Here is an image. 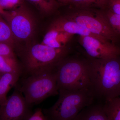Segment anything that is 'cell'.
<instances>
[{
    "label": "cell",
    "mask_w": 120,
    "mask_h": 120,
    "mask_svg": "<svg viewBox=\"0 0 120 120\" xmlns=\"http://www.w3.org/2000/svg\"><path fill=\"white\" fill-rule=\"evenodd\" d=\"M88 60L91 89L95 99L104 102L120 97V56Z\"/></svg>",
    "instance_id": "6da1fadb"
},
{
    "label": "cell",
    "mask_w": 120,
    "mask_h": 120,
    "mask_svg": "<svg viewBox=\"0 0 120 120\" xmlns=\"http://www.w3.org/2000/svg\"><path fill=\"white\" fill-rule=\"evenodd\" d=\"M58 100L52 106L42 109L47 120H72L81 110L95 100L90 89L59 90Z\"/></svg>",
    "instance_id": "7a4b0ae2"
},
{
    "label": "cell",
    "mask_w": 120,
    "mask_h": 120,
    "mask_svg": "<svg viewBox=\"0 0 120 120\" xmlns=\"http://www.w3.org/2000/svg\"><path fill=\"white\" fill-rule=\"evenodd\" d=\"M20 82L15 86L23 94L27 103L32 106L59 94L56 68L27 76Z\"/></svg>",
    "instance_id": "3957f363"
},
{
    "label": "cell",
    "mask_w": 120,
    "mask_h": 120,
    "mask_svg": "<svg viewBox=\"0 0 120 120\" xmlns=\"http://www.w3.org/2000/svg\"><path fill=\"white\" fill-rule=\"evenodd\" d=\"M56 72L58 90L91 89L88 60L64 57L56 66Z\"/></svg>",
    "instance_id": "277c9868"
},
{
    "label": "cell",
    "mask_w": 120,
    "mask_h": 120,
    "mask_svg": "<svg viewBox=\"0 0 120 120\" xmlns=\"http://www.w3.org/2000/svg\"><path fill=\"white\" fill-rule=\"evenodd\" d=\"M68 50L57 49L38 44L26 50L22 54L26 76L56 68L66 57Z\"/></svg>",
    "instance_id": "5b68a950"
},
{
    "label": "cell",
    "mask_w": 120,
    "mask_h": 120,
    "mask_svg": "<svg viewBox=\"0 0 120 120\" xmlns=\"http://www.w3.org/2000/svg\"><path fill=\"white\" fill-rule=\"evenodd\" d=\"M86 28L93 34L115 44L119 34L113 30L103 11L83 8L67 17Z\"/></svg>",
    "instance_id": "8992f818"
},
{
    "label": "cell",
    "mask_w": 120,
    "mask_h": 120,
    "mask_svg": "<svg viewBox=\"0 0 120 120\" xmlns=\"http://www.w3.org/2000/svg\"><path fill=\"white\" fill-rule=\"evenodd\" d=\"M8 24L15 40L26 41L32 37L34 22L32 14L23 5H19L1 15Z\"/></svg>",
    "instance_id": "52a82bcc"
},
{
    "label": "cell",
    "mask_w": 120,
    "mask_h": 120,
    "mask_svg": "<svg viewBox=\"0 0 120 120\" xmlns=\"http://www.w3.org/2000/svg\"><path fill=\"white\" fill-rule=\"evenodd\" d=\"M15 88L6 102L0 106V120H28L34 113L22 92L15 86Z\"/></svg>",
    "instance_id": "ba28073f"
},
{
    "label": "cell",
    "mask_w": 120,
    "mask_h": 120,
    "mask_svg": "<svg viewBox=\"0 0 120 120\" xmlns=\"http://www.w3.org/2000/svg\"><path fill=\"white\" fill-rule=\"evenodd\" d=\"M79 41L91 59H106L120 56V48L90 36H80Z\"/></svg>",
    "instance_id": "9c48e42d"
},
{
    "label": "cell",
    "mask_w": 120,
    "mask_h": 120,
    "mask_svg": "<svg viewBox=\"0 0 120 120\" xmlns=\"http://www.w3.org/2000/svg\"><path fill=\"white\" fill-rule=\"evenodd\" d=\"M50 29L73 35L78 34L80 36H90L104 42H110L105 38L93 34L86 28L67 17H61L56 19L53 22Z\"/></svg>",
    "instance_id": "30bf717a"
},
{
    "label": "cell",
    "mask_w": 120,
    "mask_h": 120,
    "mask_svg": "<svg viewBox=\"0 0 120 120\" xmlns=\"http://www.w3.org/2000/svg\"><path fill=\"white\" fill-rule=\"evenodd\" d=\"M81 110L72 120H108L102 102L95 101Z\"/></svg>",
    "instance_id": "8fae6325"
},
{
    "label": "cell",
    "mask_w": 120,
    "mask_h": 120,
    "mask_svg": "<svg viewBox=\"0 0 120 120\" xmlns=\"http://www.w3.org/2000/svg\"><path fill=\"white\" fill-rule=\"evenodd\" d=\"M73 35L50 29L43 38L42 44L57 49H65V45Z\"/></svg>",
    "instance_id": "7c38bea8"
},
{
    "label": "cell",
    "mask_w": 120,
    "mask_h": 120,
    "mask_svg": "<svg viewBox=\"0 0 120 120\" xmlns=\"http://www.w3.org/2000/svg\"><path fill=\"white\" fill-rule=\"evenodd\" d=\"M21 76L15 73L1 74L0 76V106L6 102L9 91L12 87L15 86Z\"/></svg>",
    "instance_id": "4fadbf2b"
},
{
    "label": "cell",
    "mask_w": 120,
    "mask_h": 120,
    "mask_svg": "<svg viewBox=\"0 0 120 120\" xmlns=\"http://www.w3.org/2000/svg\"><path fill=\"white\" fill-rule=\"evenodd\" d=\"M23 68L17 61L15 56H0V73H12L22 76Z\"/></svg>",
    "instance_id": "5bb4252c"
},
{
    "label": "cell",
    "mask_w": 120,
    "mask_h": 120,
    "mask_svg": "<svg viewBox=\"0 0 120 120\" xmlns=\"http://www.w3.org/2000/svg\"><path fill=\"white\" fill-rule=\"evenodd\" d=\"M103 109L108 120H120V97L105 101Z\"/></svg>",
    "instance_id": "9a60e30c"
},
{
    "label": "cell",
    "mask_w": 120,
    "mask_h": 120,
    "mask_svg": "<svg viewBox=\"0 0 120 120\" xmlns=\"http://www.w3.org/2000/svg\"><path fill=\"white\" fill-rule=\"evenodd\" d=\"M15 41L8 24L0 14V42L7 43L13 47Z\"/></svg>",
    "instance_id": "2e32d148"
},
{
    "label": "cell",
    "mask_w": 120,
    "mask_h": 120,
    "mask_svg": "<svg viewBox=\"0 0 120 120\" xmlns=\"http://www.w3.org/2000/svg\"><path fill=\"white\" fill-rule=\"evenodd\" d=\"M108 0H69V3L80 8L96 7L104 9L106 7Z\"/></svg>",
    "instance_id": "e0dca14e"
},
{
    "label": "cell",
    "mask_w": 120,
    "mask_h": 120,
    "mask_svg": "<svg viewBox=\"0 0 120 120\" xmlns=\"http://www.w3.org/2000/svg\"><path fill=\"white\" fill-rule=\"evenodd\" d=\"M44 13L53 12L57 7L56 0H28Z\"/></svg>",
    "instance_id": "ac0fdd59"
},
{
    "label": "cell",
    "mask_w": 120,
    "mask_h": 120,
    "mask_svg": "<svg viewBox=\"0 0 120 120\" xmlns=\"http://www.w3.org/2000/svg\"><path fill=\"white\" fill-rule=\"evenodd\" d=\"M103 11L112 28L120 34V15L114 14L108 9Z\"/></svg>",
    "instance_id": "d6986e66"
},
{
    "label": "cell",
    "mask_w": 120,
    "mask_h": 120,
    "mask_svg": "<svg viewBox=\"0 0 120 120\" xmlns=\"http://www.w3.org/2000/svg\"><path fill=\"white\" fill-rule=\"evenodd\" d=\"M22 0H0V5L3 9H12L19 6Z\"/></svg>",
    "instance_id": "ffe728a7"
},
{
    "label": "cell",
    "mask_w": 120,
    "mask_h": 120,
    "mask_svg": "<svg viewBox=\"0 0 120 120\" xmlns=\"http://www.w3.org/2000/svg\"><path fill=\"white\" fill-rule=\"evenodd\" d=\"M15 56L13 47L7 43L0 42V56Z\"/></svg>",
    "instance_id": "44dd1931"
},
{
    "label": "cell",
    "mask_w": 120,
    "mask_h": 120,
    "mask_svg": "<svg viewBox=\"0 0 120 120\" xmlns=\"http://www.w3.org/2000/svg\"><path fill=\"white\" fill-rule=\"evenodd\" d=\"M107 7L112 13L120 15V0H108Z\"/></svg>",
    "instance_id": "7402d4cb"
},
{
    "label": "cell",
    "mask_w": 120,
    "mask_h": 120,
    "mask_svg": "<svg viewBox=\"0 0 120 120\" xmlns=\"http://www.w3.org/2000/svg\"><path fill=\"white\" fill-rule=\"evenodd\" d=\"M28 120H47L44 114L42 109L40 108L37 109L33 113Z\"/></svg>",
    "instance_id": "603a6c76"
},
{
    "label": "cell",
    "mask_w": 120,
    "mask_h": 120,
    "mask_svg": "<svg viewBox=\"0 0 120 120\" xmlns=\"http://www.w3.org/2000/svg\"><path fill=\"white\" fill-rule=\"evenodd\" d=\"M4 9L1 8V7L0 5V14L2 15V14L4 13Z\"/></svg>",
    "instance_id": "cb8c5ba5"
},
{
    "label": "cell",
    "mask_w": 120,
    "mask_h": 120,
    "mask_svg": "<svg viewBox=\"0 0 120 120\" xmlns=\"http://www.w3.org/2000/svg\"><path fill=\"white\" fill-rule=\"evenodd\" d=\"M62 3L68 4L69 3V0H62Z\"/></svg>",
    "instance_id": "d4e9b609"
},
{
    "label": "cell",
    "mask_w": 120,
    "mask_h": 120,
    "mask_svg": "<svg viewBox=\"0 0 120 120\" xmlns=\"http://www.w3.org/2000/svg\"><path fill=\"white\" fill-rule=\"evenodd\" d=\"M58 0V1H60V2H62V0Z\"/></svg>",
    "instance_id": "484cf974"
},
{
    "label": "cell",
    "mask_w": 120,
    "mask_h": 120,
    "mask_svg": "<svg viewBox=\"0 0 120 120\" xmlns=\"http://www.w3.org/2000/svg\"><path fill=\"white\" fill-rule=\"evenodd\" d=\"M1 73H0V76H1Z\"/></svg>",
    "instance_id": "4316f807"
}]
</instances>
